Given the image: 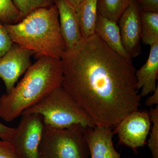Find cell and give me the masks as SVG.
<instances>
[{"instance_id": "1", "label": "cell", "mask_w": 158, "mask_h": 158, "mask_svg": "<svg viewBox=\"0 0 158 158\" xmlns=\"http://www.w3.org/2000/svg\"><path fill=\"white\" fill-rule=\"evenodd\" d=\"M61 86L92 118L95 126L115 127L138 110L136 69L94 34L66 50L61 58Z\"/></svg>"}, {"instance_id": "2", "label": "cell", "mask_w": 158, "mask_h": 158, "mask_svg": "<svg viewBox=\"0 0 158 158\" xmlns=\"http://www.w3.org/2000/svg\"><path fill=\"white\" fill-rule=\"evenodd\" d=\"M63 76L61 59L39 57L18 84L0 97V117L7 122L13 121L61 86Z\"/></svg>"}, {"instance_id": "3", "label": "cell", "mask_w": 158, "mask_h": 158, "mask_svg": "<svg viewBox=\"0 0 158 158\" xmlns=\"http://www.w3.org/2000/svg\"><path fill=\"white\" fill-rule=\"evenodd\" d=\"M4 26L13 43L33 52L37 58L61 59L66 50L54 4L35 9L17 23Z\"/></svg>"}, {"instance_id": "4", "label": "cell", "mask_w": 158, "mask_h": 158, "mask_svg": "<svg viewBox=\"0 0 158 158\" xmlns=\"http://www.w3.org/2000/svg\"><path fill=\"white\" fill-rule=\"evenodd\" d=\"M31 113L40 114L44 125L56 128L77 124L85 128L96 126L92 118L62 86L24 110L21 116Z\"/></svg>"}, {"instance_id": "5", "label": "cell", "mask_w": 158, "mask_h": 158, "mask_svg": "<svg viewBox=\"0 0 158 158\" xmlns=\"http://www.w3.org/2000/svg\"><path fill=\"white\" fill-rule=\"evenodd\" d=\"M80 125L56 128L44 124L39 158H89L85 131Z\"/></svg>"}, {"instance_id": "6", "label": "cell", "mask_w": 158, "mask_h": 158, "mask_svg": "<svg viewBox=\"0 0 158 158\" xmlns=\"http://www.w3.org/2000/svg\"><path fill=\"white\" fill-rule=\"evenodd\" d=\"M21 116L9 142L20 158H39L38 149L44 127L43 118L38 113Z\"/></svg>"}, {"instance_id": "7", "label": "cell", "mask_w": 158, "mask_h": 158, "mask_svg": "<svg viewBox=\"0 0 158 158\" xmlns=\"http://www.w3.org/2000/svg\"><path fill=\"white\" fill-rule=\"evenodd\" d=\"M151 123L149 113L136 110L115 126V133L120 143L135 151L145 144Z\"/></svg>"}, {"instance_id": "8", "label": "cell", "mask_w": 158, "mask_h": 158, "mask_svg": "<svg viewBox=\"0 0 158 158\" xmlns=\"http://www.w3.org/2000/svg\"><path fill=\"white\" fill-rule=\"evenodd\" d=\"M141 12L135 1L133 0L118 22L123 45L131 59L141 52Z\"/></svg>"}, {"instance_id": "9", "label": "cell", "mask_w": 158, "mask_h": 158, "mask_svg": "<svg viewBox=\"0 0 158 158\" xmlns=\"http://www.w3.org/2000/svg\"><path fill=\"white\" fill-rule=\"evenodd\" d=\"M31 51L13 43L6 53L0 58V79L5 83L6 93L15 87L19 77L32 65Z\"/></svg>"}, {"instance_id": "10", "label": "cell", "mask_w": 158, "mask_h": 158, "mask_svg": "<svg viewBox=\"0 0 158 158\" xmlns=\"http://www.w3.org/2000/svg\"><path fill=\"white\" fill-rule=\"evenodd\" d=\"M114 134L111 127L96 126L85 128V140L90 158H125L114 148Z\"/></svg>"}, {"instance_id": "11", "label": "cell", "mask_w": 158, "mask_h": 158, "mask_svg": "<svg viewBox=\"0 0 158 158\" xmlns=\"http://www.w3.org/2000/svg\"><path fill=\"white\" fill-rule=\"evenodd\" d=\"M59 11V25L66 50L82 38L76 9L69 0H53Z\"/></svg>"}, {"instance_id": "12", "label": "cell", "mask_w": 158, "mask_h": 158, "mask_svg": "<svg viewBox=\"0 0 158 158\" xmlns=\"http://www.w3.org/2000/svg\"><path fill=\"white\" fill-rule=\"evenodd\" d=\"M149 56L144 65L136 70L135 76L138 90L141 97L153 93L157 88L158 75V42L151 46Z\"/></svg>"}, {"instance_id": "13", "label": "cell", "mask_w": 158, "mask_h": 158, "mask_svg": "<svg viewBox=\"0 0 158 158\" xmlns=\"http://www.w3.org/2000/svg\"><path fill=\"white\" fill-rule=\"evenodd\" d=\"M94 34L113 51L125 59L131 60L123 45L118 23L103 17L98 12Z\"/></svg>"}, {"instance_id": "14", "label": "cell", "mask_w": 158, "mask_h": 158, "mask_svg": "<svg viewBox=\"0 0 158 158\" xmlns=\"http://www.w3.org/2000/svg\"><path fill=\"white\" fill-rule=\"evenodd\" d=\"M98 0H83L76 8L82 37L94 34L97 18Z\"/></svg>"}, {"instance_id": "15", "label": "cell", "mask_w": 158, "mask_h": 158, "mask_svg": "<svg viewBox=\"0 0 158 158\" xmlns=\"http://www.w3.org/2000/svg\"><path fill=\"white\" fill-rule=\"evenodd\" d=\"M141 40L146 45L158 42V13L141 11Z\"/></svg>"}, {"instance_id": "16", "label": "cell", "mask_w": 158, "mask_h": 158, "mask_svg": "<svg viewBox=\"0 0 158 158\" xmlns=\"http://www.w3.org/2000/svg\"><path fill=\"white\" fill-rule=\"evenodd\" d=\"M133 0H98V12L118 23L123 13Z\"/></svg>"}, {"instance_id": "17", "label": "cell", "mask_w": 158, "mask_h": 158, "mask_svg": "<svg viewBox=\"0 0 158 158\" xmlns=\"http://www.w3.org/2000/svg\"><path fill=\"white\" fill-rule=\"evenodd\" d=\"M23 19L12 0H0V21L3 24H14Z\"/></svg>"}, {"instance_id": "18", "label": "cell", "mask_w": 158, "mask_h": 158, "mask_svg": "<svg viewBox=\"0 0 158 158\" xmlns=\"http://www.w3.org/2000/svg\"><path fill=\"white\" fill-rule=\"evenodd\" d=\"M149 114L153 125L148 146L152 158H158V105L152 108Z\"/></svg>"}, {"instance_id": "19", "label": "cell", "mask_w": 158, "mask_h": 158, "mask_svg": "<svg viewBox=\"0 0 158 158\" xmlns=\"http://www.w3.org/2000/svg\"><path fill=\"white\" fill-rule=\"evenodd\" d=\"M12 2L23 18L35 9L49 7L53 4V0H12Z\"/></svg>"}, {"instance_id": "20", "label": "cell", "mask_w": 158, "mask_h": 158, "mask_svg": "<svg viewBox=\"0 0 158 158\" xmlns=\"http://www.w3.org/2000/svg\"><path fill=\"white\" fill-rule=\"evenodd\" d=\"M13 44L4 24L0 21V58L6 53Z\"/></svg>"}, {"instance_id": "21", "label": "cell", "mask_w": 158, "mask_h": 158, "mask_svg": "<svg viewBox=\"0 0 158 158\" xmlns=\"http://www.w3.org/2000/svg\"><path fill=\"white\" fill-rule=\"evenodd\" d=\"M0 158H20L9 141L0 139Z\"/></svg>"}, {"instance_id": "22", "label": "cell", "mask_w": 158, "mask_h": 158, "mask_svg": "<svg viewBox=\"0 0 158 158\" xmlns=\"http://www.w3.org/2000/svg\"><path fill=\"white\" fill-rule=\"evenodd\" d=\"M142 11L158 12V0H135Z\"/></svg>"}, {"instance_id": "23", "label": "cell", "mask_w": 158, "mask_h": 158, "mask_svg": "<svg viewBox=\"0 0 158 158\" xmlns=\"http://www.w3.org/2000/svg\"><path fill=\"white\" fill-rule=\"evenodd\" d=\"M14 128L6 126L0 122V139L9 141L14 131Z\"/></svg>"}, {"instance_id": "24", "label": "cell", "mask_w": 158, "mask_h": 158, "mask_svg": "<svg viewBox=\"0 0 158 158\" xmlns=\"http://www.w3.org/2000/svg\"><path fill=\"white\" fill-rule=\"evenodd\" d=\"M145 105L148 107H151L154 105H158V86L153 92L152 95L148 98L145 102Z\"/></svg>"}, {"instance_id": "25", "label": "cell", "mask_w": 158, "mask_h": 158, "mask_svg": "<svg viewBox=\"0 0 158 158\" xmlns=\"http://www.w3.org/2000/svg\"><path fill=\"white\" fill-rule=\"evenodd\" d=\"M82 1L83 0H69V1L75 7L76 9L78 6Z\"/></svg>"}]
</instances>
